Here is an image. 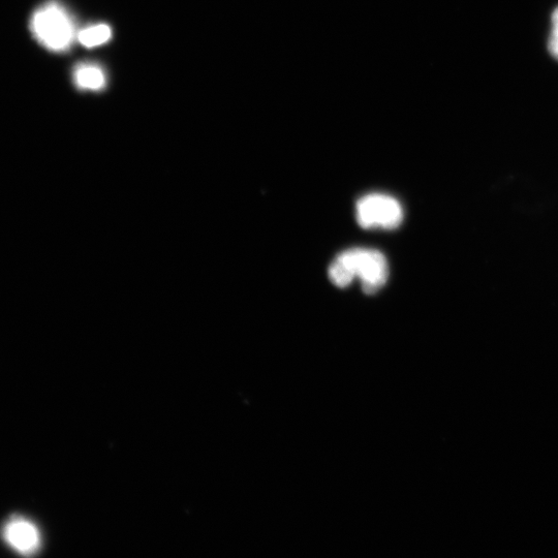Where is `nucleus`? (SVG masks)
Returning a JSON list of instances; mask_svg holds the SVG:
<instances>
[{
    "label": "nucleus",
    "instance_id": "nucleus-7",
    "mask_svg": "<svg viewBox=\"0 0 558 558\" xmlns=\"http://www.w3.org/2000/svg\"><path fill=\"white\" fill-rule=\"evenodd\" d=\"M548 49L551 56L558 61V7L551 16V33L548 40Z\"/></svg>",
    "mask_w": 558,
    "mask_h": 558
},
{
    "label": "nucleus",
    "instance_id": "nucleus-2",
    "mask_svg": "<svg viewBox=\"0 0 558 558\" xmlns=\"http://www.w3.org/2000/svg\"><path fill=\"white\" fill-rule=\"evenodd\" d=\"M30 28L40 44L55 52L67 50L75 39L70 15L56 3L40 8L31 18Z\"/></svg>",
    "mask_w": 558,
    "mask_h": 558
},
{
    "label": "nucleus",
    "instance_id": "nucleus-5",
    "mask_svg": "<svg viewBox=\"0 0 558 558\" xmlns=\"http://www.w3.org/2000/svg\"><path fill=\"white\" fill-rule=\"evenodd\" d=\"M75 82L83 89L99 90L105 86L106 77L101 68L95 65H81L75 71Z\"/></svg>",
    "mask_w": 558,
    "mask_h": 558
},
{
    "label": "nucleus",
    "instance_id": "nucleus-3",
    "mask_svg": "<svg viewBox=\"0 0 558 558\" xmlns=\"http://www.w3.org/2000/svg\"><path fill=\"white\" fill-rule=\"evenodd\" d=\"M402 216L400 204L390 196L372 194L357 203V220L364 229H395L401 224Z\"/></svg>",
    "mask_w": 558,
    "mask_h": 558
},
{
    "label": "nucleus",
    "instance_id": "nucleus-4",
    "mask_svg": "<svg viewBox=\"0 0 558 558\" xmlns=\"http://www.w3.org/2000/svg\"><path fill=\"white\" fill-rule=\"evenodd\" d=\"M2 535L4 541L16 552L24 556L36 554L42 544L38 526L22 516H13L8 519Z\"/></svg>",
    "mask_w": 558,
    "mask_h": 558
},
{
    "label": "nucleus",
    "instance_id": "nucleus-1",
    "mask_svg": "<svg viewBox=\"0 0 558 558\" xmlns=\"http://www.w3.org/2000/svg\"><path fill=\"white\" fill-rule=\"evenodd\" d=\"M329 278L339 288H346L355 276L361 279L362 289L375 294L387 282L389 268L386 258L377 251L353 248L341 253L329 267Z\"/></svg>",
    "mask_w": 558,
    "mask_h": 558
},
{
    "label": "nucleus",
    "instance_id": "nucleus-6",
    "mask_svg": "<svg viewBox=\"0 0 558 558\" xmlns=\"http://www.w3.org/2000/svg\"><path fill=\"white\" fill-rule=\"evenodd\" d=\"M111 28L106 24L90 26L78 34L79 42L88 48L97 47L111 39Z\"/></svg>",
    "mask_w": 558,
    "mask_h": 558
}]
</instances>
